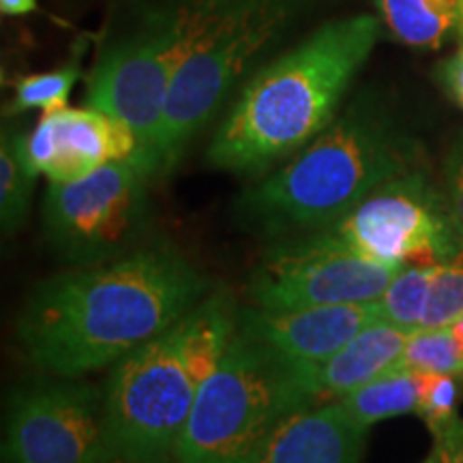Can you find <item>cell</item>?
Masks as SVG:
<instances>
[{
  "label": "cell",
  "instance_id": "obj_5",
  "mask_svg": "<svg viewBox=\"0 0 463 463\" xmlns=\"http://www.w3.org/2000/svg\"><path fill=\"white\" fill-rule=\"evenodd\" d=\"M320 403L314 367L232 335L204 380L176 449V463H247L260 442L297 410Z\"/></svg>",
  "mask_w": 463,
  "mask_h": 463
},
{
  "label": "cell",
  "instance_id": "obj_26",
  "mask_svg": "<svg viewBox=\"0 0 463 463\" xmlns=\"http://www.w3.org/2000/svg\"><path fill=\"white\" fill-rule=\"evenodd\" d=\"M438 82L447 95L463 109V48L438 65Z\"/></svg>",
  "mask_w": 463,
  "mask_h": 463
},
{
  "label": "cell",
  "instance_id": "obj_10",
  "mask_svg": "<svg viewBox=\"0 0 463 463\" xmlns=\"http://www.w3.org/2000/svg\"><path fill=\"white\" fill-rule=\"evenodd\" d=\"M403 266L382 264L347 249L328 230L270 245L251 273L247 297L269 311L380 300Z\"/></svg>",
  "mask_w": 463,
  "mask_h": 463
},
{
  "label": "cell",
  "instance_id": "obj_12",
  "mask_svg": "<svg viewBox=\"0 0 463 463\" xmlns=\"http://www.w3.org/2000/svg\"><path fill=\"white\" fill-rule=\"evenodd\" d=\"M26 157L50 183L78 181L112 161L136 159L137 140L118 118L95 108H61L24 137Z\"/></svg>",
  "mask_w": 463,
  "mask_h": 463
},
{
  "label": "cell",
  "instance_id": "obj_3",
  "mask_svg": "<svg viewBox=\"0 0 463 463\" xmlns=\"http://www.w3.org/2000/svg\"><path fill=\"white\" fill-rule=\"evenodd\" d=\"M422 165V146L375 95H358L307 146L242 191L253 234L288 239L331 228L380 184Z\"/></svg>",
  "mask_w": 463,
  "mask_h": 463
},
{
  "label": "cell",
  "instance_id": "obj_8",
  "mask_svg": "<svg viewBox=\"0 0 463 463\" xmlns=\"http://www.w3.org/2000/svg\"><path fill=\"white\" fill-rule=\"evenodd\" d=\"M148 181L127 159L78 181L50 183L42 206L45 241L69 266H95L127 256L146 242Z\"/></svg>",
  "mask_w": 463,
  "mask_h": 463
},
{
  "label": "cell",
  "instance_id": "obj_25",
  "mask_svg": "<svg viewBox=\"0 0 463 463\" xmlns=\"http://www.w3.org/2000/svg\"><path fill=\"white\" fill-rule=\"evenodd\" d=\"M430 453L420 463H463V419H455L450 425L433 433Z\"/></svg>",
  "mask_w": 463,
  "mask_h": 463
},
{
  "label": "cell",
  "instance_id": "obj_4",
  "mask_svg": "<svg viewBox=\"0 0 463 463\" xmlns=\"http://www.w3.org/2000/svg\"><path fill=\"white\" fill-rule=\"evenodd\" d=\"M317 0H206V15L167 95L146 176L170 174L249 71Z\"/></svg>",
  "mask_w": 463,
  "mask_h": 463
},
{
  "label": "cell",
  "instance_id": "obj_20",
  "mask_svg": "<svg viewBox=\"0 0 463 463\" xmlns=\"http://www.w3.org/2000/svg\"><path fill=\"white\" fill-rule=\"evenodd\" d=\"M397 369L416 373H447L463 378V350L449 326L420 328L412 333Z\"/></svg>",
  "mask_w": 463,
  "mask_h": 463
},
{
  "label": "cell",
  "instance_id": "obj_9",
  "mask_svg": "<svg viewBox=\"0 0 463 463\" xmlns=\"http://www.w3.org/2000/svg\"><path fill=\"white\" fill-rule=\"evenodd\" d=\"M326 230L382 264L439 266L463 256L442 184L422 165L380 184Z\"/></svg>",
  "mask_w": 463,
  "mask_h": 463
},
{
  "label": "cell",
  "instance_id": "obj_7",
  "mask_svg": "<svg viewBox=\"0 0 463 463\" xmlns=\"http://www.w3.org/2000/svg\"><path fill=\"white\" fill-rule=\"evenodd\" d=\"M181 320L109 369L103 399L112 463H176L191 408L208 378L189 356Z\"/></svg>",
  "mask_w": 463,
  "mask_h": 463
},
{
  "label": "cell",
  "instance_id": "obj_23",
  "mask_svg": "<svg viewBox=\"0 0 463 463\" xmlns=\"http://www.w3.org/2000/svg\"><path fill=\"white\" fill-rule=\"evenodd\" d=\"M463 316V256L436 266L422 328L450 326Z\"/></svg>",
  "mask_w": 463,
  "mask_h": 463
},
{
  "label": "cell",
  "instance_id": "obj_16",
  "mask_svg": "<svg viewBox=\"0 0 463 463\" xmlns=\"http://www.w3.org/2000/svg\"><path fill=\"white\" fill-rule=\"evenodd\" d=\"M373 5L382 26L410 48H442L463 22V0H373Z\"/></svg>",
  "mask_w": 463,
  "mask_h": 463
},
{
  "label": "cell",
  "instance_id": "obj_19",
  "mask_svg": "<svg viewBox=\"0 0 463 463\" xmlns=\"http://www.w3.org/2000/svg\"><path fill=\"white\" fill-rule=\"evenodd\" d=\"M433 275H436V266H403L378 300L380 320L408 333L420 331L427 307H430Z\"/></svg>",
  "mask_w": 463,
  "mask_h": 463
},
{
  "label": "cell",
  "instance_id": "obj_22",
  "mask_svg": "<svg viewBox=\"0 0 463 463\" xmlns=\"http://www.w3.org/2000/svg\"><path fill=\"white\" fill-rule=\"evenodd\" d=\"M463 397V378L447 373H422V395L416 416L425 422L433 436L459 419V402Z\"/></svg>",
  "mask_w": 463,
  "mask_h": 463
},
{
  "label": "cell",
  "instance_id": "obj_17",
  "mask_svg": "<svg viewBox=\"0 0 463 463\" xmlns=\"http://www.w3.org/2000/svg\"><path fill=\"white\" fill-rule=\"evenodd\" d=\"M422 395V373L395 369L339 399L345 412L363 427L372 430L382 420L419 412Z\"/></svg>",
  "mask_w": 463,
  "mask_h": 463
},
{
  "label": "cell",
  "instance_id": "obj_27",
  "mask_svg": "<svg viewBox=\"0 0 463 463\" xmlns=\"http://www.w3.org/2000/svg\"><path fill=\"white\" fill-rule=\"evenodd\" d=\"M0 11L3 15H28V14H37L39 5L37 0H0Z\"/></svg>",
  "mask_w": 463,
  "mask_h": 463
},
{
  "label": "cell",
  "instance_id": "obj_2",
  "mask_svg": "<svg viewBox=\"0 0 463 463\" xmlns=\"http://www.w3.org/2000/svg\"><path fill=\"white\" fill-rule=\"evenodd\" d=\"M382 28L372 14L331 20L253 73L213 136L208 164L260 176L297 155L337 118Z\"/></svg>",
  "mask_w": 463,
  "mask_h": 463
},
{
  "label": "cell",
  "instance_id": "obj_24",
  "mask_svg": "<svg viewBox=\"0 0 463 463\" xmlns=\"http://www.w3.org/2000/svg\"><path fill=\"white\" fill-rule=\"evenodd\" d=\"M442 191L453 217L455 230L463 242V129L450 144L442 164Z\"/></svg>",
  "mask_w": 463,
  "mask_h": 463
},
{
  "label": "cell",
  "instance_id": "obj_15",
  "mask_svg": "<svg viewBox=\"0 0 463 463\" xmlns=\"http://www.w3.org/2000/svg\"><path fill=\"white\" fill-rule=\"evenodd\" d=\"M410 337L412 333L384 320H375L363 328L339 352L314 367V386L320 402L341 399L358 386L395 372Z\"/></svg>",
  "mask_w": 463,
  "mask_h": 463
},
{
  "label": "cell",
  "instance_id": "obj_1",
  "mask_svg": "<svg viewBox=\"0 0 463 463\" xmlns=\"http://www.w3.org/2000/svg\"><path fill=\"white\" fill-rule=\"evenodd\" d=\"M211 281L167 242H144L127 256L71 266L28 297L17 337L43 373L82 378L112 367L187 316Z\"/></svg>",
  "mask_w": 463,
  "mask_h": 463
},
{
  "label": "cell",
  "instance_id": "obj_14",
  "mask_svg": "<svg viewBox=\"0 0 463 463\" xmlns=\"http://www.w3.org/2000/svg\"><path fill=\"white\" fill-rule=\"evenodd\" d=\"M367 431L339 399L320 402L286 416L247 463H363Z\"/></svg>",
  "mask_w": 463,
  "mask_h": 463
},
{
  "label": "cell",
  "instance_id": "obj_21",
  "mask_svg": "<svg viewBox=\"0 0 463 463\" xmlns=\"http://www.w3.org/2000/svg\"><path fill=\"white\" fill-rule=\"evenodd\" d=\"M78 80V65H65L54 69V71L24 75V78L17 80L14 99L5 109V116H17L31 112V109H42L43 114H48L67 108V99Z\"/></svg>",
  "mask_w": 463,
  "mask_h": 463
},
{
  "label": "cell",
  "instance_id": "obj_13",
  "mask_svg": "<svg viewBox=\"0 0 463 463\" xmlns=\"http://www.w3.org/2000/svg\"><path fill=\"white\" fill-rule=\"evenodd\" d=\"M375 320H380L378 300L288 311L241 307L236 331L289 363L316 367Z\"/></svg>",
  "mask_w": 463,
  "mask_h": 463
},
{
  "label": "cell",
  "instance_id": "obj_6",
  "mask_svg": "<svg viewBox=\"0 0 463 463\" xmlns=\"http://www.w3.org/2000/svg\"><path fill=\"white\" fill-rule=\"evenodd\" d=\"M204 17V0H161L99 52L86 82V106L101 109L133 131V159L146 174L157 144L167 95L191 52Z\"/></svg>",
  "mask_w": 463,
  "mask_h": 463
},
{
  "label": "cell",
  "instance_id": "obj_18",
  "mask_svg": "<svg viewBox=\"0 0 463 463\" xmlns=\"http://www.w3.org/2000/svg\"><path fill=\"white\" fill-rule=\"evenodd\" d=\"M26 133L5 127L0 136V225L14 236L31 213V200L39 172L26 157Z\"/></svg>",
  "mask_w": 463,
  "mask_h": 463
},
{
  "label": "cell",
  "instance_id": "obj_11",
  "mask_svg": "<svg viewBox=\"0 0 463 463\" xmlns=\"http://www.w3.org/2000/svg\"><path fill=\"white\" fill-rule=\"evenodd\" d=\"M3 463H112L103 386L43 373L11 391Z\"/></svg>",
  "mask_w": 463,
  "mask_h": 463
}]
</instances>
